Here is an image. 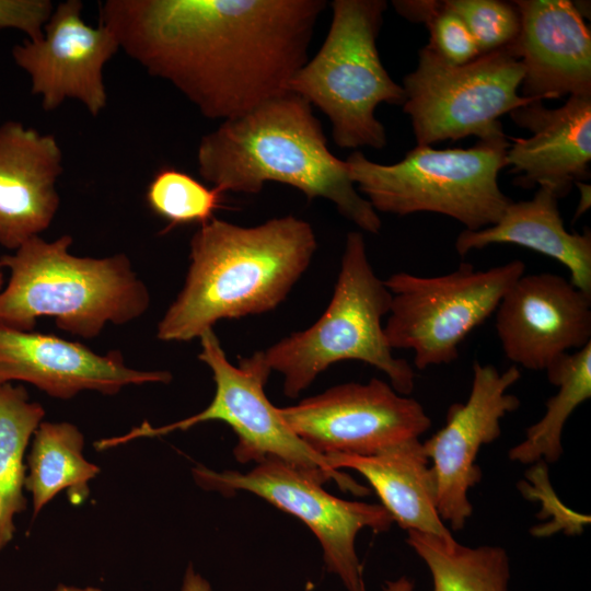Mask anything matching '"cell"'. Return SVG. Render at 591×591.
Returning a JSON list of instances; mask_svg holds the SVG:
<instances>
[{"instance_id": "cell-1", "label": "cell", "mask_w": 591, "mask_h": 591, "mask_svg": "<svg viewBox=\"0 0 591 591\" xmlns=\"http://www.w3.org/2000/svg\"><path fill=\"white\" fill-rule=\"evenodd\" d=\"M323 0H106L100 24L150 76L209 119L286 92L308 61Z\"/></svg>"}, {"instance_id": "cell-2", "label": "cell", "mask_w": 591, "mask_h": 591, "mask_svg": "<svg viewBox=\"0 0 591 591\" xmlns=\"http://www.w3.org/2000/svg\"><path fill=\"white\" fill-rule=\"evenodd\" d=\"M312 225L294 216L241 227L212 218L189 243L184 286L157 328L163 341H188L222 320L275 310L310 266Z\"/></svg>"}, {"instance_id": "cell-3", "label": "cell", "mask_w": 591, "mask_h": 591, "mask_svg": "<svg viewBox=\"0 0 591 591\" xmlns=\"http://www.w3.org/2000/svg\"><path fill=\"white\" fill-rule=\"evenodd\" d=\"M199 175L221 193L257 194L265 183L294 187L308 199L325 198L361 230L379 233L381 219L351 182L346 161L327 147L312 105L283 92L205 135L197 150Z\"/></svg>"}, {"instance_id": "cell-4", "label": "cell", "mask_w": 591, "mask_h": 591, "mask_svg": "<svg viewBox=\"0 0 591 591\" xmlns=\"http://www.w3.org/2000/svg\"><path fill=\"white\" fill-rule=\"evenodd\" d=\"M72 237L47 242L39 235L0 258L10 279L0 293V325L33 331L36 320L51 316L56 325L86 339L107 323L126 324L149 308L147 286L127 255L103 258L69 253Z\"/></svg>"}, {"instance_id": "cell-5", "label": "cell", "mask_w": 591, "mask_h": 591, "mask_svg": "<svg viewBox=\"0 0 591 591\" xmlns=\"http://www.w3.org/2000/svg\"><path fill=\"white\" fill-rule=\"evenodd\" d=\"M392 294L368 258L363 235L349 232L332 299L314 324L294 332L265 350L269 369L283 378V393L294 398L331 366L345 360L370 364L402 395L415 386L409 362L393 355L382 318Z\"/></svg>"}, {"instance_id": "cell-6", "label": "cell", "mask_w": 591, "mask_h": 591, "mask_svg": "<svg viewBox=\"0 0 591 591\" xmlns=\"http://www.w3.org/2000/svg\"><path fill=\"white\" fill-rule=\"evenodd\" d=\"M508 147V136L478 140L467 149L416 146L393 164L355 151L346 164L357 190L376 212H434L476 231L496 223L512 201L498 184Z\"/></svg>"}, {"instance_id": "cell-7", "label": "cell", "mask_w": 591, "mask_h": 591, "mask_svg": "<svg viewBox=\"0 0 591 591\" xmlns=\"http://www.w3.org/2000/svg\"><path fill=\"white\" fill-rule=\"evenodd\" d=\"M386 8L384 0L333 1L324 43L286 85L327 116L340 148L385 147L375 109L381 103L405 102L403 86L392 80L376 47Z\"/></svg>"}, {"instance_id": "cell-8", "label": "cell", "mask_w": 591, "mask_h": 591, "mask_svg": "<svg viewBox=\"0 0 591 591\" xmlns=\"http://www.w3.org/2000/svg\"><path fill=\"white\" fill-rule=\"evenodd\" d=\"M201 351L198 359L209 367L215 382V395L201 412L182 420L153 427L148 421L119 437L104 438L94 443L97 451L123 445L140 438H153L176 430H187L206 421H222L237 437L233 449L240 463L255 464L278 459L290 464L320 483L329 480L355 495L368 494L366 487L356 483L348 474L329 466L326 457L309 448L287 425L265 394V384L271 373L262 351L240 358L232 364L213 328L199 336Z\"/></svg>"}, {"instance_id": "cell-9", "label": "cell", "mask_w": 591, "mask_h": 591, "mask_svg": "<svg viewBox=\"0 0 591 591\" xmlns=\"http://www.w3.org/2000/svg\"><path fill=\"white\" fill-rule=\"evenodd\" d=\"M524 76L512 46L453 65L428 44L418 65L403 79V111L410 117L417 146L475 136L503 138L500 117L533 100L519 94Z\"/></svg>"}, {"instance_id": "cell-10", "label": "cell", "mask_w": 591, "mask_h": 591, "mask_svg": "<svg viewBox=\"0 0 591 591\" xmlns=\"http://www.w3.org/2000/svg\"><path fill=\"white\" fill-rule=\"evenodd\" d=\"M523 274L525 264L514 259L486 270L461 263L452 273L433 277L391 275L384 280L392 294L384 325L390 347L413 350L419 370L452 363L460 344L496 312Z\"/></svg>"}, {"instance_id": "cell-11", "label": "cell", "mask_w": 591, "mask_h": 591, "mask_svg": "<svg viewBox=\"0 0 591 591\" xmlns=\"http://www.w3.org/2000/svg\"><path fill=\"white\" fill-rule=\"evenodd\" d=\"M192 474L205 490L228 497L248 491L300 519L317 537L327 570L348 591H366L356 537L364 528L376 533L390 530L393 519L382 505L337 498L311 475L274 457L247 473L217 472L197 464Z\"/></svg>"}, {"instance_id": "cell-12", "label": "cell", "mask_w": 591, "mask_h": 591, "mask_svg": "<svg viewBox=\"0 0 591 591\" xmlns=\"http://www.w3.org/2000/svg\"><path fill=\"white\" fill-rule=\"evenodd\" d=\"M279 413L309 448L324 456L373 455L419 438L431 426L418 401L375 378L335 385Z\"/></svg>"}, {"instance_id": "cell-13", "label": "cell", "mask_w": 591, "mask_h": 591, "mask_svg": "<svg viewBox=\"0 0 591 591\" xmlns=\"http://www.w3.org/2000/svg\"><path fill=\"white\" fill-rule=\"evenodd\" d=\"M520 376L517 366L500 372L476 361L466 402L452 404L444 426L422 442L438 513L454 531L462 530L473 513L468 490L482 479L476 464L479 450L500 437L501 420L520 406V399L508 392Z\"/></svg>"}, {"instance_id": "cell-14", "label": "cell", "mask_w": 591, "mask_h": 591, "mask_svg": "<svg viewBox=\"0 0 591 591\" xmlns=\"http://www.w3.org/2000/svg\"><path fill=\"white\" fill-rule=\"evenodd\" d=\"M80 0L60 2L38 40L13 46L14 62L31 79V92L42 97L46 112L66 99L81 102L92 116L106 106L103 79L105 63L119 49L115 35L104 25H88L81 18Z\"/></svg>"}, {"instance_id": "cell-15", "label": "cell", "mask_w": 591, "mask_h": 591, "mask_svg": "<svg viewBox=\"0 0 591 591\" xmlns=\"http://www.w3.org/2000/svg\"><path fill=\"white\" fill-rule=\"evenodd\" d=\"M495 326L507 359L546 371L591 343V296L559 275L523 274L502 297Z\"/></svg>"}, {"instance_id": "cell-16", "label": "cell", "mask_w": 591, "mask_h": 591, "mask_svg": "<svg viewBox=\"0 0 591 591\" xmlns=\"http://www.w3.org/2000/svg\"><path fill=\"white\" fill-rule=\"evenodd\" d=\"M12 381L69 399L82 391L114 395L128 385L170 383L172 374L129 368L118 350L100 355L77 341L0 325V385Z\"/></svg>"}, {"instance_id": "cell-17", "label": "cell", "mask_w": 591, "mask_h": 591, "mask_svg": "<svg viewBox=\"0 0 591 591\" xmlns=\"http://www.w3.org/2000/svg\"><path fill=\"white\" fill-rule=\"evenodd\" d=\"M521 27L512 48L533 101L591 95V33L573 1L518 0Z\"/></svg>"}, {"instance_id": "cell-18", "label": "cell", "mask_w": 591, "mask_h": 591, "mask_svg": "<svg viewBox=\"0 0 591 591\" xmlns=\"http://www.w3.org/2000/svg\"><path fill=\"white\" fill-rule=\"evenodd\" d=\"M509 114L531 132L529 138L508 136L506 164L519 174L515 185L546 187L559 199L590 176L591 95L569 96L557 108L533 101Z\"/></svg>"}, {"instance_id": "cell-19", "label": "cell", "mask_w": 591, "mask_h": 591, "mask_svg": "<svg viewBox=\"0 0 591 591\" xmlns=\"http://www.w3.org/2000/svg\"><path fill=\"white\" fill-rule=\"evenodd\" d=\"M62 152L53 135L22 123L0 125V245L15 251L53 222Z\"/></svg>"}, {"instance_id": "cell-20", "label": "cell", "mask_w": 591, "mask_h": 591, "mask_svg": "<svg viewBox=\"0 0 591 591\" xmlns=\"http://www.w3.org/2000/svg\"><path fill=\"white\" fill-rule=\"evenodd\" d=\"M491 244H515L561 263L569 281L591 296V232L570 233L558 209L557 197L538 187L530 200L511 201L496 223L471 231L464 229L455 240L461 256Z\"/></svg>"}, {"instance_id": "cell-21", "label": "cell", "mask_w": 591, "mask_h": 591, "mask_svg": "<svg viewBox=\"0 0 591 591\" xmlns=\"http://www.w3.org/2000/svg\"><path fill=\"white\" fill-rule=\"evenodd\" d=\"M334 470L361 474L398 526L434 535H449L440 518L429 460L422 442L409 439L369 456L329 454Z\"/></svg>"}, {"instance_id": "cell-22", "label": "cell", "mask_w": 591, "mask_h": 591, "mask_svg": "<svg viewBox=\"0 0 591 591\" xmlns=\"http://www.w3.org/2000/svg\"><path fill=\"white\" fill-rule=\"evenodd\" d=\"M83 449L84 436L73 424L43 420L37 427L26 457L25 479L33 519L62 491L76 506L88 498L89 485L101 468L85 459Z\"/></svg>"}, {"instance_id": "cell-23", "label": "cell", "mask_w": 591, "mask_h": 591, "mask_svg": "<svg viewBox=\"0 0 591 591\" xmlns=\"http://www.w3.org/2000/svg\"><path fill=\"white\" fill-rule=\"evenodd\" d=\"M44 416L24 386L0 385V552L14 538L15 517L27 508L25 454Z\"/></svg>"}, {"instance_id": "cell-24", "label": "cell", "mask_w": 591, "mask_h": 591, "mask_svg": "<svg viewBox=\"0 0 591 591\" xmlns=\"http://www.w3.org/2000/svg\"><path fill=\"white\" fill-rule=\"evenodd\" d=\"M406 543L426 564L432 591H508L510 559L495 545L471 547L452 534L407 531Z\"/></svg>"}, {"instance_id": "cell-25", "label": "cell", "mask_w": 591, "mask_h": 591, "mask_svg": "<svg viewBox=\"0 0 591 591\" xmlns=\"http://www.w3.org/2000/svg\"><path fill=\"white\" fill-rule=\"evenodd\" d=\"M551 384L558 387L546 402L543 417L530 426L524 439L508 452L510 461L534 464L556 463L563 455L561 436L573 410L591 396V343L565 354L546 370Z\"/></svg>"}, {"instance_id": "cell-26", "label": "cell", "mask_w": 591, "mask_h": 591, "mask_svg": "<svg viewBox=\"0 0 591 591\" xmlns=\"http://www.w3.org/2000/svg\"><path fill=\"white\" fill-rule=\"evenodd\" d=\"M222 194L183 171L163 167L151 179L146 200L150 209L169 223L167 231L177 225H201L210 221L221 207Z\"/></svg>"}, {"instance_id": "cell-27", "label": "cell", "mask_w": 591, "mask_h": 591, "mask_svg": "<svg viewBox=\"0 0 591 591\" xmlns=\"http://www.w3.org/2000/svg\"><path fill=\"white\" fill-rule=\"evenodd\" d=\"M393 7L405 19L426 25L428 45L453 65H465L482 54L464 21L436 0H396Z\"/></svg>"}, {"instance_id": "cell-28", "label": "cell", "mask_w": 591, "mask_h": 591, "mask_svg": "<svg viewBox=\"0 0 591 591\" xmlns=\"http://www.w3.org/2000/svg\"><path fill=\"white\" fill-rule=\"evenodd\" d=\"M474 36L480 54L513 46L521 27L514 2L500 0H443Z\"/></svg>"}, {"instance_id": "cell-29", "label": "cell", "mask_w": 591, "mask_h": 591, "mask_svg": "<svg viewBox=\"0 0 591 591\" xmlns=\"http://www.w3.org/2000/svg\"><path fill=\"white\" fill-rule=\"evenodd\" d=\"M526 480L519 483V490L525 499L541 502L538 519L551 518L545 525H538L531 530L534 536L543 537L563 531L567 535H578L590 523V517L575 512L565 506L549 482L547 464L543 461L531 465L525 474Z\"/></svg>"}, {"instance_id": "cell-30", "label": "cell", "mask_w": 591, "mask_h": 591, "mask_svg": "<svg viewBox=\"0 0 591 591\" xmlns=\"http://www.w3.org/2000/svg\"><path fill=\"white\" fill-rule=\"evenodd\" d=\"M53 11L50 0H0V31L14 28L38 40Z\"/></svg>"}, {"instance_id": "cell-31", "label": "cell", "mask_w": 591, "mask_h": 591, "mask_svg": "<svg viewBox=\"0 0 591 591\" xmlns=\"http://www.w3.org/2000/svg\"><path fill=\"white\" fill-rule=\"evenodd\" d=\"M181 591H212L210 583L198 572L193 565L186 568Z\"/></svg>"}, {"instance_id": "cell-32", "label": "cell", "mask_w": 591, "mask_h": 591, "mask_svg": "<svg viewBox=\"0 0 591 591\" xmlns=\"http://www.w3.org/2000/svg\"><path fill=\"white\" fill-rule=\"evenodd\" d=\"M575 185L578 187L580 193V199L575 212V220H577L591 206V186L586 182H577Z\"/></svg>"}, {"instance_id": "cell-33", "label": "cell", "mask_w": 591, "mask_h": 591, "mask_svg": "<svg viewBox=\"0 0 591 591\" xmlns=\"http://www.w3.org/2000/svg\"><path fill=\"white\" fill-rule=\"evenodd\" d=\"M383 591H414V582L403 576L396 580L386 581Z\"/></svg>"}, {"instance_id": "cell-34", "label": "cell", "mask_w": 591, "mask_h": 591, "mask_svg": "<svg viewBox=\"0 0 591 591\" xmlns=\"http://www.w3.org/2000/svg\"><path fill=\"white\" fill-rule=\"evenodd\" d=\"M53 591H103L100 588L96 587H76V586H68V584H58L55 587Z\"/></svg>"}, {"instance_id": "cell-35", "label": "cell", "mask_w": 591, "mask_h": 591, "mask_svg": "<svg viewBox=\"0 0 591 591\" xmlns=\"http://www.w3.org/2000/svg\"><path fill=\"white\" fill-rule=\"evenodd\" d=\"M1 267H2V265H1V262H0V293H1V291H2V290H1V289H2V273H1Z\"/></svg>"}]
</instances>
